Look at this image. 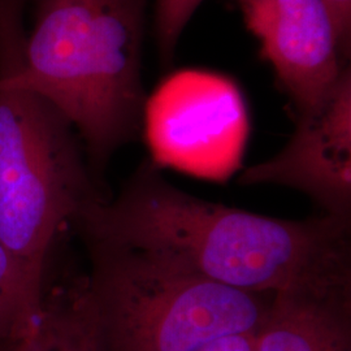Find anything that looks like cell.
Instances as JSON below:
<instances>
[{
    "label": "cell",
    "instance_id": "obj_1",
    "mask_svg": "<svg viewBox=\"0 0 351 351\" xmlns=\"http://www.w3.org/2000/svg\"><path fill=\"white\" fill-rule=\"evenodd\" d=\"M72 226L82 239L142 251L243 291L351 282V221L326 215L285 220L204 201L147 160L114 199L84 204Z\"/></svg>",
    "mask_w": 351,
    "mask_h": 351
},
{
    "label": "cell",
    "instance_id": "obj_10",
    "mask_svg": "<svg viewBox=\"0 0 351 351\" xmlns=\"http://www.w3.org/2000/svg\"><path fill=\"white\" fill-rule=\"evenodd\" d=\"M40 303L12 256L0 246V342L24 335L39 313Z\"/></svg>",
    "mask_w": 351,
    "mask_h": 351
},
{
    "label": "cell",
    "instance_id": "obj_5",
    "mask_svg": "<svg viewBox=\"0 0 351 351\" xmlns=\"http://www.w3.org/2000/svg\"><path fill=\"white\" fill-rule=\"evenodd\" d=\"M143 129L156 165L220 178L239 165L247 129L245 104L226 77L182 71L147 99Z\"/></svg>",
    "mask_w": 351,
    "mask_h": 351
},
{
    "label": "cell",
    "instance_id": "obj_2",
    "mask_svg": "<svg viewBox=\"0 0 351 351\" xmlns=\"http://www.w3.org/2000/svg\"><path fill=\"white\" fill-rule=\"evenodd\" d=\"M150 0H27L26 85L75 128L101 193L113 155L143 130Z\"/></svg>",
    "mask_w": 351,
    "mask_h": 351
},
{
    "label": "cell",
    "instance_id": "obj_4",
    "mask_svg": "<svg viewBox=\"0 0 351 351\" xmlns=\"http://www.w3.org/2000/svg\"><path fill=\"white\" fill-rule=\"evenodd\" d=\"M82 241L98 351H198L256 332L271 306L274 294L228 288L121 245Z\"/></svg>",
    "mask_w": 351,
    "mask_h": 351
},
{
    "label": "cell",
    "instance_id": "obj_3",
    "mask_svg": "<svg viewBox=\"0 0 351 351\" xmlns=\"http://www.w3.org/2000/svg\"><path fill=\"white\" fill-rule=\"evenodd\" d=\"M26 12L27 0H0V246L40 302L56 239L104 197L73 125L26 85Z\"/></svg>",
    "mask_w": 351,
    "mask_h": 351
},
{
    "label": "cell",
    "instance_id": "obj_7",
    "mask_svg": "<svg viewBox=\"0 0 351 351\" xmlns=\"http://www.w3.org/2000/svg\"><path fill=\"white\" fill-rule=\"evenodd\" d=\"M239 182L298 190L323 208V215L351 221L350 65L323 101L295 116L285 147L246 168Z\"/></svg>",
    "mask_w": 351,
    "mask_h": 351
},
{
    "label": "cell",
    "instance_id": "obj_12",
    "mask_svg": "<svg viewBox=\"0 0 351 351\" xmlns=\"http://www.w3.org/2000/svg\"><path fill=\"white\" fill-rule=\"evenodd\" d=\"M335 19L341 47L350 60L351 51V0H326Z\"/></svg>",
    "mask_w": 351,
    "mask_h": 351
},
{
    "label": "cell",
    "instance_id": "obj_6",
    "mask_svg": "<svg viewBox=\"0 0 351 351\" xmlns=\"http://www.w3.org/2000/svg\"><path fill=\"white\" fill-rule=\"evenodd\" d=\"M295 116L314 108L350 65L326 0H234Z\"/></svg>",
    "mask_w": 351,
    "mask_h": 351
},
{
    "label": "cell",
    "instance_id": "obj_9",
    "mask_svg": "<svg viewBox=\"0 0 351 351\" xmlns=\"http://www.w3.org/2000/svg\"><path fill=\"white\" fill-rule=\"evenodd\" d=\"M8 351H98L86 276L56 285L46 281L39 313Z\"/></svg>",
    "mask_w": 351,
    "mask_h": 351
},
{
    "label": "cell",
    "instance_id": "obj_13",
    "mask_svg": "<svg viewBox=\"0 0 351 351\" xmlns=\"http://www.w3.org/2000/svg\"><path fill=\"white\" fill-rule=\"evenodd\" d=\"M258 332V330H256ZM256 332L234 333L204 345L198 351H255V335Z\"/></svg>",
    "mask_w": 351,
    "mask_h": 351
},
{
    "label": "cell",
    "instance_id": "obj_11",
    "mask_svg": "<svg viewBox=\"0 0 351 351\" xmlns=\"http://www.w3.org/2000/svg\"><path fill=\"white\" fill-rule=\"evenodd\" d=\"M206 0H155L154 34L164 68L172 66L181 36Z\"/></svg>",
    "mask_w": 351,
    "mask_h": 351
},
{
    "label": "cell",
    "instance_id": "obj_8",
    "mask_svg": "<svg viewBox=\"0 0 351 351\" xmlns=\"http://www.w3.org/2000/svg\"><path fill=\"white\" fill-rule=\"evenodd\" d=\"M350 284L301 285L275 293L255 351H349Z\"/></svg>",
    "mask_w": 351,
    "mask_h": 351
}]
</instances>
